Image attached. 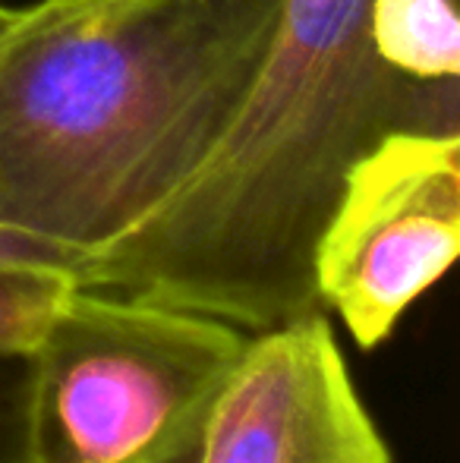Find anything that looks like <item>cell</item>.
<instances>
[{"instance_id": "1", "label": "cell", "mask_w": 460, "mask_h": 463, "mask_svg": "<svg viewBox=\"0 0 460 463\" xmlns=\"http://www.w3.org/2000/svg\"><path fill=\"white\" fill-rule=\"evenodd\" d=\"M398 129L460 133V86L394 73L369 0H281L228 129L146 224L86 259L82 284L265 331L325 312L315 243L350 167Z\"/></svg>"}, {"instance_id": "2", "label": "cell", "mask_w": 460, "mask_h": 463, "mask_svg": "<svg viewBox=\"0 0 460 463\" xmlns=\"http://www.w3.org/2000/svg\"><path fill=\"white\" fill-rule=\"evenodd\" d=\"M281 0H38L0 25V227L95 256L228 129Z\"/></svg>"}, {"instance_id": "3", "label": "cell", "mask_w": 460, "mask_h": 463, "mask_svg": "<svg viewBox=\"0 0 460 463\" xmlns=\"http://www.w3.org/2000/svg\"><path fill=\"white\" fill-rule=\"evenodd\" d=\"M246 337L73 284L25 354L23 463H186Z\"/></svg>"}, {"instance_id": "4", "label": "cell", "mask_w": 460, "mask_h": 463, "mask_svg": "<svg viewBox=\"0 0 460 463\" xmlns=\"http://www.w3.org/2000/svg\"><path fill=\"white\" fill-rule=\"evenodd\" d=\"M457 252L460 133L398 129L344 177L315 243V290L372 350L448 275Z\"/></svg>"}, {"instance_id": "5", "label": "cell", "mask_w": 460, "mask_h": 463, "mask_svg": "<svg viewBox=\"0 0 460 463\" xmlns=\"http://www.w3.org/2000/svg\"><path fill=\"white\" fill-rule=\"evenodd\" d=\"M186 463H394L328 312L243 341Z\"/></svg>"}, {"instance_id": "6", "label": "cell", "mask_w": 460, "mask_h": 463, "mask_svg": "<svg viewBox=\"0 0 460 463\" xmlns=\"http://www.w3.org/2000/svg\"><path fill=\"white\" fill-rule=\"evenodd\" d=\"M369 38L394 73L423 86H460L457 0H369Z\"/></svg>"}, {"instance_id": "7", "label": "cell", "mask_w": 460, "mask_h": 463, "mask_svg": "<svg viewBox=\"0 0 460 463\" xmlns=\"http://www.w3.org/2000/svg\"><path fill=\"white\" fill-rule=\"evenodd\" d=\"M73 284L80 280L54 269H29V265L0 269V354H29L57 299Z\"/></svg>"}, {"instance_id": "8", "label": "cell", "mask_w": 460, "mask_h": 463, "mask_svg": "<svg viewBox=\"0 0 460 463\" xmlns=\"http://www.w3.org/2000/svg\"><path fill=\"white\" fill-rule=\"evenodd\" d=\"M25 356L0 354V463H23Z\"/></svg>"}, {"instance_id": "9", "label": "cell", "mask_w": 460, "mask_h": 463, "mask_svg": "<svg viewBox=\"0 0 460 463\" xmlns=\"http://www.w3.org/2000/svg\"><path fill=\"white\" fill-rule=\"evenodd\" d=\"M10 265H29V269H54L67 271L82 284V269H86V259L73 256V252L61 250V246L42 243L35 237H25V233L6 231L0 227V269H10Z\"/></svg>"}, {"instance_id": "10", "label": "cell", "mask_w": 460, "mask_h": 463, "mask_svg": "<svg viewBox=\"0 0 460 463\" xmlns=\"http://www.w3.org/2000/svg\"><path fill=\"white\" fill-rule=\"evenodd\" d=\"M10 13H13V6H6L4 0H0V25H4L6 19H10Z\"/></svg>"}]
</instances>
